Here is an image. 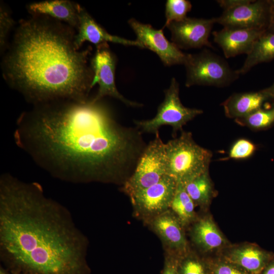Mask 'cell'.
Instances as JSON below:
<instances>
[{
  "label": "cell",
  "mask_w": 274,
  "mask_h": 274,
  "mask_svg": "<svg viewBox=\"0 0 274 274\" xmlns=\"http://www.w3.org/2000/svg\"><path fill=\"white\" fill-rule=\"evenodd\" d=\"M14 140L62 181L124 184L147 144L136 127L116 119L102 100L59 99L34 105L17 120Z\"/></svg>",
  "instance_id": "cell-1"
},
{
  "label": "cell",
  "mask_w": 274,
  "mask_h": 274,
  "mask_svg": "<svg viewBox=\"0 0 274 274\" xmlns=\"http://www.w3.org/2000/svg\"><path fill=\"white\" fill-rule=\"evenodd\" d=\"M87 237L37 182L0 177V255L19 274H89Z\"/></svg>",
  "instance_id": "cell-2"
},
{
  "label": "cell",
  "mask_w": 274,
  "mask_h": 274,
  "mask_svg": "<svg viewBox=\"0 0 274 274\" xmlns=\"http://www.w3.org/2000/svg\"><path fill=\"white\" fill-rule=\"evenodd\" d=\"M75 29L45 15L21 20L2 62L10 86L34 105L87 100L93 78L88 63L92 49L77 48Z\"/></svg>",
  "instance_id": "cell-3"
},
{
  "label": "cell",
  "mask_w": 274,
  "mask_h": 274,
  "mask_svg": "<svg viewBox=\"0 0 274 274\" xmlns=\"http://www.w3.org/2000/svg\"><path fill=\"white\" fill-rule=\"evenodd\" d=\"M166 174L184 185L209 170L212 152L198 145L191 132L182 130L165 143Z\"/></svg>",
  "instance_id": "cell-4"
},
{
  "label": "cell",
  "mask_w": 274,
  "mask_h": 274,
  "mask_svg": "<svg viewBox=\"0 0 274 274\" xmlns=\"http://www.w3.org/2000/svg\"><path fill=\"white\" fill-rule=\"evenodd\" d=\"M184 65L187 87L194 85L224 87L240 75L231 69L225 59L207 49L197 53L187 54Z\"/></svg>",
  "instance_id": "cell-5"
},
{
  "label": "cell",
  "mask_w": 274,
  "mask_h": 274,
  "mask_svg": "<svg viewBox=\"0 0 274 274\" xmlns=\"http://www.w3.org/2000/svg\"><path fill=\"white\" fill-rule=\"evenodd\" d=\"M201 110L185 107L179 96V84L175 78L171 80L169 87L164 91V98L158 107L156 115L151 119L134 120V123L142 132L155 134L162 126L172 127L173 135L182 131L183 127L197 116Z\"/></svg>",
  "instance_id": "cell-6"
},
{
  "label": "cell",
  "mask_w": 274,
  "mask_h": 274,
  "mask_svg": "<svg viewBox=\"0 0 274 274\" xmlns=\"http://www.w3.org/2000/svg\"><path fill=\"white\" fill-rule=\"evenodd\" d=\"M147 145L135 169L122 186V190L129 197L153 185L167 176L164 146L159 131Z\"/></svg>",
  "instance_id": "cell-7"
},
{
  "label": "cell",
  "mask_w": 274,
  "mask_h": 274,
  "mask_svg": "<svg viewBox=\"0 0 274 274\" xmlns=\"http://www.w3.org/2000/svg\"><path fill=\"white\" fill-rule=\"evenodd\" d=\"M177 186V181L167 175L156 184L129 197L134 215L146 224L169 209Z\"/></svg>",
  "instance_id": "cell-8"
},
{
  "label": "cell",
  "mask_w": 274,
  "mask_h": 274,
  "mask_svg": "<svg viewBox=\"0 0 274 274\" xmlns=\"http://www.w3.org/2000/svg\"><path fill=\"white\" fill-rule=\"evenodd\" d=\"M117 59L109 45L104 44L96 47V50L90 60L93 73L92 87L98 84L97 92L92 99L102 100L105 96L116 98L127 106L141 107L143 104L131 101L124 97L117 90L115 82Z\"/></svg>",
  "instance_id": "cell-9"
},
{
  "label": "cell",
  "mask_w": 274,
  "mask_h": 274,
  "mask_svg": "<svg viewBox=\"0 0 274 274\" xmlns=\"http://www.w3.org/2000/svg\"><path fill=\"white\" fill-rule=\"evenodd\" d=\"M271 16L269 0H248L237 7L224 10L215 20L223 27L267 30Z\"/></svg>",
  "instance_id": "cell-10"
},
{
  "label": "cell",
  "mask_w": 274,
  "mask_h": 274,
  "mask_svg": "<svg viewBox=\"0 0 274 274\" xmlns=\"http://www.w3.org/2000/svg\"><path fill=\"white\" fill-rule=\"evenodd\" d=\"M128 23L136 35V41L143 48L155 53L164 65L184 64L187 54L165 38L163 29H155L151 25L142 23L134 18L129 19Z\"/></svg>",
  "instance_id": "cell-11"
},
{
  "label": "cell",
  "mask_w": 274,
  "mask_h": 274,
  "mask_svg": "<svg viewBox=\"0 0 274 274\" xmlns=\"http://www.w3.org/2000/svg\"><path fill=\"white\" fill-rule=\"evenodd\" d=\"M215 18H197L186 17L169 23L167 27L171 33V41L178 48L189 49L206 46L214 49L209 41Z\"/></svg>",
  "instance_id": "cell-12"
},
{
  "label": "cell",
  "mask_w": 274,
  "mask_h": 274,
  "mask_svg": "<svg viewBox=\"0 0 274 274\" xmlns=\"http://www.w3.org/2000/svg\"><path fill=\"white\" fill-rule=\"evenodd\" d=\"M146 224L159 237L165 251L180 257L190 250L184 228L170 209L153 218Z\"/></svg>",
  "instance_id": "cell-13"
},
{
  "label": "cell",
  "mask_w": 274,
  "mask_h": 274,
  "mask_svg": "<svg viewBox=\"0 0 274 274\" xmlns=\"http://www.w3.org/2000/svg\"><path fill=\"white\" fill-rule=\"evenodd\" d=\"M266 30L223 27L213 32L214 41L222 49L226 58L248 55L259 37Z\"/></svg>",
  "instance_id": "cell-14"
},
{
  "label": "cell",
  "mask_w": 274,
  "mask_h": 274,
  "mask_svg": "<svg viewBox=\"0 0 274 274\" xmlns=\"http://www.w3.org/2000/svg\"><path fill=\"white\" fill-rule=\"evenodd\" d=\"M89 42L96 47L108 42L143 48L136 40L132 41L112 35L98 24L87 11L79 6V25L75 36L77 48L80 49L83 44Z\"/></svg>",
  "instance_id": "cell-15"
},
{
  "label": "cell",
  "mask_w": 274,
  "mask_h": 274,
  "mask_svg": "<svg viewBox=\"0 0 274 274\" xmlns=\"http://www.w3.org/2000/svg\"><path fill=\"white\" fill-rule=\"evenodd\" d=\"M272 254L253 245L234 247L225 255V260L251 274L261 273Z\"/></svg>",
  "instance_id": "cell-16"
},
{
  "label": "cell",
  "mask_w": 274,
  "mask_h": 274,
  "mask_svg": "<svg viewBox=\"0 0 274 274\" xmlns=\"http://www.w3.org/2000/svg\"><path fill=\"white\" fill-rule=\"evenodd\" d=\"M79 6L68 0H50L30 4L27 9L32 15L48 16L77 29Z\"/></svg>",
  "instance_id": "cell-17"
},
{
  "label": "cell",
  "mask_w": 274,
  "mask_h": 274,
  "mask_svg": "<svg viewBox=\"0 0 274 274\" xmlns=\"http://www.w3.org/2000/svg\"><path fill=\"white\" fill-rule=\"evenodd\" d=\"M270 99L264 89L258 91L234 93L222 104L227 117L238 119L260 109Z\"/></svg>",
  "instance_id": "cell-18"
},
{
  "label": "cell",
  "mask_w": 274,
  "mask_h": 274,
  "mask_svg": "<svg viewBox=\"0 0 274 274\" xmlns=\"http://www.w3.org/2000/svg\"><path fill=\"white\" fill-rule=\"evenodd\" d=\"M190 236L193 243L204 252L219 249L227 243L215 222L208 217L196 219L192 224Z\"/></svg>",
  "instance_id": "cell-19"
},
{
  "label": "cell",
  "mask_w": 274,
  "mask_h": 274,
  "mask_svg": "<svg viewBox=\"0 0 274 274\" xmlns=\"http://www.w3.org/2000/svg\"><path fill=\"white\" fill-rule=\"evenodd\" d=\"M274 59V33L265 31L255 42L242 66L236 70L239 75L245 74L254 66Z\"/></svg>",
  "instance_id": "cell-20"
},
{
  "label": "cell",
  "mask_w": 274,
  "mask_h": 274,
  "mask_svg": "<svg viewBox=\"0 0 274 274\" xmlns=\"http://www.w3.org/2000/svg\"><path fill=\"white\" fill-rule=\"evenodd\" d=\"M195 206L186 192L184 184L177 183L169 209L177 217L184 228L193 224L196 220Z\"/></svg>",
  "instance_id": "cell-21"
},
{
  "label": "cell",
  "mask_w": 274,
  "mask_h": 274,
  "mask_svg": "<svg viewBox=\"0 0 274 274\" xmlns=\"http://www.w3.org/2000/svg\"><path fill=\"white\" fill-rule=\"evenodd\" d=\"M195 206L206 207L214 194L209 170L200 174L184 185Z\"/></svg>",
  "instance_id": "cell-22"
},
{
  "label": "cell",
  "mask_w": 274,
  "mask_h": 274,
  "mask_svg": "<svg viewBox=\"0 0 274 274\" xmlns=\"http://www.w3.org/2000/svg\"><path fill=\"white\" fill-rule=\"evenodd\" d=\"M238 125L257 130L267 128L274 123V104L270 109L260 108L250 114L234 120Z\"/></svg>",
  "instance_id": "cell-23"
},
{
  "label": "cell",
  "mask_w": 274,
  "mask_h": 274,
  "mask_svg": "<svg viewBox=\"0 0 274 274\" xmlns=\"http://www.w3.org/2000/svg\"><path fill=\"white\" fill-rule=\"evenodd\" d=\"M179 274H209L205 263L190 250L179 257Z\"/></svg>",
  "instance_id": "cell-24"
},
{
  "label": "cell",
  "mask_w": 274,
  "mask_h": 274,
  "mask_svg": "<svg viewBox=\"0 0 274 274\" xmlns=\"http://www.w3.org/2000/svg\"><path fill=\"white\" fill-rule=\"evenodd\" d=\"M192 5L187 0H167L165 4L166 21L164 26L174 21H178L186 17L191 11Z\"/></svg>",
  "instance_id": "cell-25"
},
{
  "label": "cell",
  "mask_w": 274,
  "mask_h": 274,
  "mask_svg": "<svg viewBox=\"0 0 274 274\" xmlns=\"http://www.w3.org/2000/svg\"><path fill=\"white\" fill-rule=\"evenodd\" d=\"M257 149L256 145L250 140L241 138L233 142L228 151V159L243 160L251 157Z\"/></svg>",
  "instance_id": "cell-26"
},
{
  "label": "cell",
  "mask_w": 274,
  "mask_h": 274,
  "mask_svg": "<svg viewBox=\"0 0 274 274\" xmlns=\"http://www.w3.org/2000/svg\"><path fill=\"white\" fill-rule=\"evenodd\" d=\"M15 22L8 10L1 5L0 9V47L4 51L7 47V41L9 32L13 27Z\"/></svg>",
  "instance_id": "cell-27"
},
{
  "label": "cell",
  "mask_w": 274,
  "mask_h": 274,
  "mask_svg": "<svg viewBox=\"0 0 274 274\" xmlns=\"http://www.w3.org/2000/svg\"><path fill=\"white\" fill-rule=\"evenodd\" d=\"M213 274H251L238 266L226 260L217 263L213 270Z\"/></svg>",
  "instance_id": "cell-28"
},
{
  "label": "cell",
  "mask_w": 274,
  "mask_h": 274,
  "mask_svg": "<svg viewBox=\"0 0 274 274\" xmlns=\"http://www.w3.org/2000/svg\"><path fill=\"white\" fill-rule=\"evenodd\" d=\"M179 257L165 251L164 266L161 274H179Z\"/></svg>",
  "instance_id": "cell-29"
},
{
  "label": "cell",
  "mask_w": 274,
  "mask_h": 274,
  "mask_svg": "<svg viewBox=\"0 0 274 274\" xmlns=\"http://www.w3.org/2000/svg\"><path fill=\"white\" fill-rule=\"evenodd\" d=\"M248 0H219L217 1L219 6L224 10H228L237 7L246 3Z\"/></svg>",
  "instance_id": "cell-30"
},
{
  "label": "cell",
  "mask_w": 274,
  "mask_h": 274,
  "mask_svg": "<svg viewBox=\"0 0 274 274\" xmlns=\"http://www.w3.org/2000/svg\"><path fill=\"white\" fill-rule=\"evenodd\" d=\"M261 274H274V255L261 272Z\"/></svg>",
  "instance_id": "cell-31"
},
{
  "label": "cell",
  "mask_w": 274,
  "mask_h": 274,
  "mask_svg": "<svg viewBox=\"0 0 274 274\" xmlns=\"http://www.w3.org/2000/svg\"><path fill=\"white\" fill-rule=\"evenodd\" d=\"M272 9V16L269 25L267 29V31L274 33V0H269Z\"/></svg>",
  "instance_id": "cell-32"
},
{
  "label": "cell",
  "mask_w": 274,
  "mask_h": 274,
  "mask_svg": "<svg viewBox=\"0 0 274 274\" xmlns=\"http://www.w3.org/2000/svg\"><path fill=\"white\" fill-rule=\"evenodd\" d=\"M264 89L268 94L269 99L273 100L274 101V83L269 87Z\"/></svg>",
  "instance_id": "cell-33"
},
{
  "label": "cell",
  "mask_w": 274,
  "mask_h": 274,
  "mask_svg": "<svg viewBox=\"0 0 274 274\" xmlns=\"http://www.w3.org/2000/svg\"><path fill=\"white\" fill-rule=\"evenodd\" d=\"M0 274H18V273L14 271L9 272L8 270L5 269L4 268L1 267L0 268Z\"/></svg>",
  "instance_id": "cell-34"
},
{
  "label": "cell",
  "mask_w": 274,
  "mask_h": 274,
  "mask_svg": "<svg viewBox=\"0 0 274 274\" xmlns=\"http://www.w3.org/2000/svg\"><path fill=\"white\" fill-rule=\"evenodd\" d=\"M18 274H19V273H18Z\"/></svg>",
  "instance_id": "cell-35"
}]
</instances>
